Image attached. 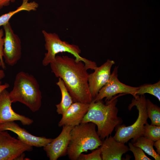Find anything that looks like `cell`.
I'll return each instance as SVG.
<instances>
[{"label": "cell", "mask_w": 160, "mask_h": 160, "mask_svg": "<svg viewBox=\"0 0 160 160\" xmlns=\"http://www.w3.org/2000/svg\"><path fill=\"white\" fill-rule=\"evenodd\" d=\"M128 145L129 151L133 153L135 160H151L140 148L134 145L132 143H129Z\"/></svg>", "instance_id": "7402d4cb"}, {"label": "cell", "mask_w": 160, "mask_h": 160, "mask_svg": "<svg viewBox=\"0 0 160 160\" xmlns=\"http://www.w3.org/2000/svg\"><path fill=\"white\" fill-rule=\"evenodd\" d=\"M137 92L139 95L147 93L156 97L160 101V81L153 84H145L139 87Z\"/></svg>", "instance_id": "ffe728a7"}, {"label": "cell", "mask_w": 160, "mask_h": 160, "mask_svg": "<svg viewBox=\"0 0 160 160\" xmlns=\"http://www.w3.org/2000/svg\"><path fill=\"white\" fill-rule=\"evenodd\" d=\"M154 142V141L152 140L141 136L132 143L134 145L140 148L146 153L153 158L155 160H160V155L157 153L153 148Z\"/></svg>", "instance_id": "ac0fdd59"}, {"label": "cell", "mask_w": 160, "mask_h": 160, "mask_svg": "<svg viewBox=\"0 0 160 160\" xmlns=\"http://www.w3.org/2000/svg\"><path fill=\"white\" fill-rule=\"evenodd\" d=\"M3 36V30L2 29H0V61L1 63V67L3 69H5L6 67L3 57V50L4 44V38H2Z\"/></svg>", "instance_id": "cb8c5ba5"}, {"label": "cell", "mask_w": 160, "mask_h": 160, "mask_svg": "<svg viewBox=\"0 0 160 160\" xmlns=\"http://www.w3.org/2000/svg\"><path fill=\"white\" fill-rule=\"evenodd\" d=\"M52 72L63 81L73 102L90 104L93 100L88 83V70L82 61L67 56H56L50 64Z\"/></svg>", "instance_id": "6da1fadb"}, {"label": "cell", "mask_w": 160, "mask_h": 160, "mask_svg": "<svg viewBox=\"0 0 160 160\" xmlns=\"http://www.w3.org/2000/svg\"><path fill=\"white\" fill-rule=\"evenodd\" d=\"M56 84L60 89L62 95L60 103L56 105V112L58 114L62 115L73 102L63 80L58 78V81Z\"/></svg>", "instance_id": "2e32d148"}, {"label": "cell", "mask_w": 160, "mask_h": 160, "mask_svg": "<svg viewBox=\"0 0 160 160\" xmlns=\"http://www.w3.org/2000/svg\"><path fill=\"white\" fill-rule=\"evenodd\" d=\"M96 126L95 124L88 122L81 123L72 128L67 153L69 159L77 160L83 152L100 146L103 141L97 133Z\"/></svg>", "instance_id": "277c9868"}, {"label": "cell", "mask_w": 160, "mask_h": 160, "mask_svg": "<svg viewBox=\"0 0 160 160\" xmlns=\"http://www.w3.org/2000/svg\"><path fill=\"white\" fill-rule=\"evenodd\" d=\"M153 146H154L156 148V151L157 153L159 155L160 154V139H159L154 141Z\"/></svg>", "instance_id": "484cf974"}, {"label": "cell", "mask_w": 160, "mask_h": 160, "mask_svg": "<svg viewBox=\"0 0 160 160\" xmlns=\"http://www.w3.org/2000/svg\"><path fill=\"white\" fill-rule=\"evenodd\" d=\"M12 103L9 92L4 90L0 93V124L15 121H20L24 126L33 123V119L15 112L12 108Z\"/></svg>", "instance_id": "4fadbf2b"}, {"label": "cell", "mask_w": 160, "mask_h": 160, "mask_svg": "<svg viewBox=\"0 0 160 160\" xmlns=\"http://www.w3.org/2000/svg\"><path fill=\"white\" fill-rule=\"evenodd\" d=\"M102 160H121L122 155L129 151L124 143L116 140L110 135L103 141L100 148Z\"/></svg>", "instance_id": "9a60e30c"}, {"label": "cell", "mask_w": 160, "mask_h": 160, "mask_svg": "<svg viewBox=\"0 0 160 160\" xmlns=\"http://www.w3.org/2000/svg\"><path fill=\"white\" fill-rule=\"evenodd\" d=\"M60 135L52 142L43 147L47 155L50 160H57L67 154L69 143L70 133L72 127L64 125Z\"/></svg>", "instance_id": "30bf717a"}, {"label": "cell", "mask_w": 160, "mask_h": 160, "mask_svg": "<svg viewBox=\"0 0 160 160\" xmlns=\"http://www.w3.org/2000/svg\"><path fill=\"white\" fill-rule=\"evenodd\" d=\"M143 136L154 141L160 139V126L149 124L147 122L144 127Z\"/></svg>", "instance_id": "44dd1931"}, {"label": "cell", "mask_w": 160, "mask_h": 160, "mask_svg": "<svg viewBox=\"0 0 160 160\" xmlns=\"http://www.w3.org/2000/svg\"><path fill=\"white\" fill-rule=\"evenodd\" d=\"M146 112L148 116L151 120V124L160 126V108L152 103L149 99H146Z\"/></svg>", "instance_id": "d6986e66"}, {"label": "cell", "mask_w": 160, "mask_h": 160, "mask_svg": "<svg viewBox=\"0 0 160 160\" xmlns=\"http://www.w3.org/2000/svg\"><path fill=\"white\" fill-rule=\"evenodd\" d=\"M32 150V146L12 136L7 131L0 130V160H18L25 152Z\"/></svg>", "instance_id": "52a82bcc"}, {"label": "cell", "mask_w": 160, "mask_h": 160, "mask_svg": "<svg viewBox=\"0 0 160 160\" xmlns=\"http://www.w3.org/2000/svg\"><path fill=\"white\" fill-rule=\"evenodd\" d=\"M89 104L79 102H73L62 115L58 126L67 125L73 127L80 124L88 111Z\"/></svg>", "instance_id": "5bb4252c"}, {"label": "cell", "mask_w": 160, "mask_h": 160, "mask_svg": "<svg viewBox=\"0 0 160 160\" xmlns=\"http://www.w3.org/2000/svg\"><path fill=\"white\" fill-rule=\"evenodd\" d=\"M0 131H11L16 134L17 138L24 143L37 147H44L52 142L53 139L32 135L20 127L14 121L0 124Z\"/></svg>", "instance_id": "8fae6325"}, {"label": "cell", "mask_w": 160, "mask_h": 160, "mask_svg": "<svg viewBox=\"0 0 160 160\" xmlns=\"http://www.w3.org/2000/svg\"><path fill=\"white\" fill-rule=\"evenodd\" d=\"M123 94L113 96L104 104L102 100L92 101L81 123L91 122L97 127V133L102 140L108 137L114 129L122 122L117 116L119 110L116 105L118 98Z\"/></svg>", "instance_id": "7a4b0ae2"}, {"label": "cell", "mask_w": 160, "mask_h": 160, "mask_svg": "<svg viewBox=\"0 0 160 160\" xmlns=\"http://www.w3.org/2000/svg\"><path fill=\"white\" fill-rule=\"evenodd\" d=\"M9 84L7 83L2 84L1 81L0 80V93L4 90L9 88Z\"/></svg>", "instance_id": "4316f807"}, {"label": "cell", "mask_w": 160, "mask_h": 160, "mask_svg": "<svg viewBox=\"0 0 160 160\" xmlns=\"http://www.w3.org/2000/svg\"><path fill=\"white\" fill-rule=\"evenodd\" d=\"M3 26L5 33L3 57L7 64L13 66L21 57V40L18 35L14 33L9 22Z\"/></svg>", "instance_id": "9c48e42d"}, {"label": "cell", "mask_w": 160, "mask_h": 160, "mask_svg": "<svg viewBox=\"0 0 160 160\" xmlns=\"http://www.w3.org/2000/svg\"><path fill=\"white\" fill-rule=\"evenodd\" d=\"M29 1L23 0L22 4L15 10L0 16V26L9 22L10 19L14 15L20 12L26 11L29 12L36 10L39 7L38 4L35 1L29 2Z\"/></svg>", "instance_id": "e0dca14e"}, {"label": "cell", "mask_w": 160, "mask_h": 160, "mask_svg": "<svg viewBox=\"0 0 160 160\" xmlns=\"http://www.w3.org/2000/svg\"><path fill=\"white\" fill-rule=\"evenodd\" d=\"M114 64V61L108 59L101 66H97L94 72L89 75V87L93 99L108 82L111 74V68Z\"/></svg>", "instance_id": "7c38bea8"}, {"label": "cell", "mask_w": 160, "mask_h": 160, "mask_svg": "<svg viewBox=\"0 0 160 160\" xmlns=\"http://www.w3.org/2000/svg\"><path fill=\"white\" fill-rule=\"evenodd\" d=\"M9 96L12 103H20L33 112L38 111L41 105V92L37 80L33 75L23 71L16 75Z\"/></svg>", "instance_id": "3957f363"}, {"label": "cell", "mask_w": 160, "mask_h": 160, "mask_svg": "<svg viewBox=\"0 0 160 160\" xmlns=\"http://www.w3.org/2000/svg\"><path fill=\"white\" fill-rule=\"evenodd\" d=\"M146 99L144 95H137L133 97L128 107L129 110L135 106L138 110V116L134 124L126 126L119 125L115 127L116 131L114 138L119 142L125 143L132 139V143L138 137L143 136L144 127L147 122L148 118L146 105Z\"/></svg>", "instance_id": "8992f818"}, {"label": "cell", "mask_w": 160, "mask_h": 160, "mask_svg": "<svg viewBox=\"0 0 160 160\" xmlns=\"http://www.w3.org/2000/svg\"><path fill=\"white\" fill-rule=\"evenodd\" d=\"M42 33L45 41V48L47 51L42 61L44 66H47L53 62L57 54L67 52L73 55L76 61H82L87 69L94 70L97 67L95 62L80 56L81 51L78 46L62 41L56 33H49L44 30L42 31Z\"/></svg>", "instance_id": "5b68a950"}, {"label": "cell", "mask_w": 160, "mask_h": 160, "mask_svg": "<svg viewBox=\"0 0 160 160\" xmlns=\"http://www.w3.org/2000/svg\"><path fill=\"white\" fill-rule=\"evenodd\" d=\"M118 66H115L107 83L100 90L92 101L95 102L105 98V101L110 100L119 94H129L133 97L137 95L138 87H132L120 82L118 78Z\"/></svg>", "instance_id": "ba28073f"}, {"label": "cell", "mask_w": 160, "mask_h": 160, "mask_svg": "<svg viewBox=\"0 0 160 160\" xmlns=\"http://www.w3.org/2000/svg\"><path fill=\"white\" fill-rule=\"evenodd\" d=\"M1 65V63L0 61V80L4 78L5 76V74L4 71L0 69Z\"/></svg>", "instance_id": "83f0119b"}, {"label": "cell", "mask_w": 160, "mask_h": 160, "mask_svg": "<svg viewBox=\"0 0 160 160\" xmlns=\"http://www.w3.org/2000/svg\"><path fill=\"white\" fill-rule=\"evenodd\" d=\"M78 160H102L101 151L100 148L88 154H81Z\"/></svg>", "instance_id": "603a6c76"}, {"label": "cell", "mask_w": 160, "mask_h": 160, "mask_svg": "<svg viewBox=\"0 0 160 160\" xmlns=\"http://www.w3.org/2000/svg\"><path fill=\"white\" fill-rule=\"evenodd\" d=\"M15 0H0V9L4 7L8 6L10 2H13Z\"/></svg>", "instance_id": "d4e9b609"}]
</instances>
